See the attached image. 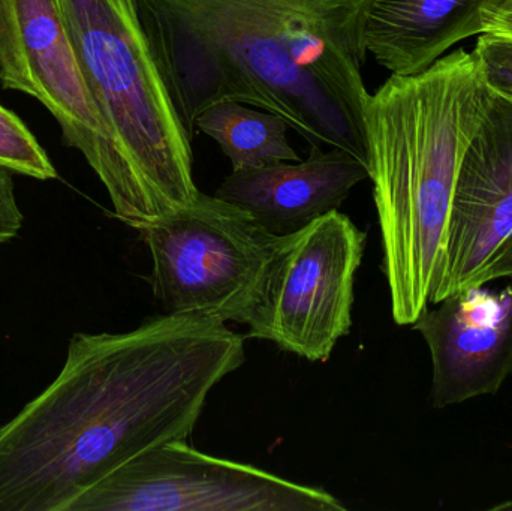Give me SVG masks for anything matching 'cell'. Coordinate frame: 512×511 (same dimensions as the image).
Returning <instances> with one entry per match:
<instances>
[{"label":"cell","instance_id":"9c48e42d","mask_svg":"<svg viewBox=\"0 0 512 511\" xmlns=\"http://www.w3.org/2000/svg\"><path fill=\"white\" fill-rule=\"evenodd\" d=\"M512 231V104L490 92L454 188L447 245L430 305L469 287Z\"/></svg>","mask_w":512,"mask_h":511},{"label":"cell","instance_id":"ba28073f","mask_svg":"<svg viewBox=\"0 0 512 511\" xmlns=\"http://www.w3.org/2000/svg\"><path fill=\"white\" fill-rule=\"evenodd\" d=\"M0 81L41 102L95 171L123 222L129 189L122 159L90 93L57 0H0Z\"/></svg>","mask_w":512,"mask_h":511},{"label":"cell","instance_id":"30bf717a","mask_svg":"<svg viewBox=\"0 0 512 511\" xmlns=\"http://www.w3.org/2000/svg\"><path fill=\"white\" fill-rule=\"evenodd\" d=\"M411 326L429 347L439 410L496 395L512 375V278L499 291L471 287L429 305Z\"/></svg>","mask_w":512,"mask_h":511},{"label":"cell","instance_id":"9a60e30c","mask_svg":"<svg viewBox=\"0 0 512 511\" xmlns=\"http://www.w3.org/2000/svg\"><path fill=\"white\" fill-rule=\"evenodd\" d=\"M472 53L487 89L512 104V38L483 33Z\"/></svg>","mask_w":512,"mask_h":511},{"label":"cell","instance_id":"7c38bea8","mask_svg":"<svg viewBox=\"0 0 512 511\" xmlns=\"http://www.w3.org/2000/svg\"><path fill=\"white\" fill-rule=\"evenodd\" d=\"M505 0H373L367 54L391 75H414L462 39L484 33V14Z\"/></svg>","mask_w":512,"mask_h":511},{"label":"cell","instance_id":"8fae6325","mask_svg":"<svg viewBox=\"0 0 512 511\" xmlns=\"http://www.w3.org/2000/svg\"><path fill=\"white\" fill-rule=\"evenodd\" d=\"M366 179L367 164L357 156L337 147L310 146L304 161L233 171L215 195L251 213L271 233L286 236L339 210Z\"/></svg>","mask_w":512,"mask_h":511},{"label":"cell","instance_id":"3957f363","mask_svg":"<svg viewBox=\"0 0 512 511\" xmlns=\"http://www.w3.org/2000/svg\"><path fill=\"white\" fill-rule=\"evenodd\" d=\"M489 99L474 53L463 50L418 74L391 75L367 96V171L399 326L430 305L460 165Z\"/></svg>","mask_w":512,"mask_h":511},{"label":"cell","instance_id":"52a82bcc","mask_svg":"<svg viewBox=\"0 0 512 511\" xmlns=\"http://www.w3.org/2000/svg\"><path fill=\"white\" fill-rule=\"evenodd\" d=\"M322 488L168 441L78 495L66 511H346Z\"/></svg>","mask_w":512,"mask_h":511},{"label":"cell","instance_id":"277c9868","mask_svg":"<svg viewBox=\"0 0 512 511\" xmlns=\"http://www.w3.org/2000/svg\"><path fill=\"white\" fill-rule=\"evenodd\" d=\"M128 179L123 224L141 230L197 200L191 138L153 59L134 0H57Z\"/></svg>","mask_w":512,"mask_h":511},{"label":"cell","instance_id":"7a4b0ae2","mask_svg":"<svg viewBox=\"0 0 512 511\" xmlns=\"http://www.w3.org/2000/svg\"><path fill=\"white\" fill-rule=\"evenodd\" d=\"M373 0H134L188 137L210 105L282 117L309 146L367 164L363 68Z\"/></svg>","mask_w":512,"mask_h":511},{"label":"cell","instance_id":"d6986e66","mask_svg":"<svg viewBox=\"0 0 512 511\" xmlns=\"http://www.w3.org/2000/svg\"><path fill=\"white\" fill-rule=\"evenodd\" d=\"M493 511H512V500L505 501V503L498 504L492 507Z\"/></svg>","mask_w":512,"mask_h":511},{"label":"cell","instance_id":"4fadbf2b","mask_svg":"<svg viewBox=\"0 0 512 511\" xmlns=\"http://www.w3.org/2000/svg\"><path fill=\"white\" fill-rule=\"evenodd\" d=\"M288 128L277 114L236 101L216 102L197 119V131L221 146L233 171L300 161L286 137Z\"/></svg>","mask_w":512,"mask_h":511},{"label":"cell","instance_id":"6da1fadb","mask_svg":"<svg viewBox=\"0 0 512 511\" xmlns=\"http://www.w3.org/2000/svg\"><path fill=\"white\" fill-rule=\"evenodd\" d=\"M245 341L201 315L75 333L56 380L0 426V511H66L135 456L188 440Z\"/></svg>","mask_w":512,"mask_h":511},{"label":"cell","instance_id":"ac0fdd59","mask_svg":"<svg viewBox=\"0 0 512 511\" xmlns=\"http://www.w3.org/2000/svg\"><path fill=\"white\" fill-rule=\"evenodd\" d=\"M484 33L510 36L512 38V0H505L498 8L484 14Z\"/></svg>","mask_w":512,"mask_h":511},{"label":"cell","instance_id":"e0dca14e","mask_svg":"<svg viewBox=\"0 0 512 511\" xmlns=\"http://www.w3.org/2000/svg\"><path fill=\"white\" fill-rule=\"evenodd\" d=\"M512 278V231L507 239L498 246L495 252L490 255L483 267L478 270L477 275L469 282V287H486L490 282L498 279Z\"/></svg>","mask_w":512,"mask_h":511},{"label":"cell","instance_id":"2e32d148","mask_svg":"<svg viewBox=\"0 0 512 511\" xmlns=\"http://www.w3.org/2000/svg\"><path fill=\"white\" fill-rule=\"evenodd\" d=\"M12 171L0 165V245L18 236L24 216L15 198Z\"/></svg>","mask_w":512,"mask_h":511},{"label":"cell","instance_id":"5bb4252c","mask_svg":"<svg viewBox=\"0 0 512 511\" xmlns=\"http://www.w3.org/2000/svg\"><path fill=\"white\" fill-rule=\"evenodd\" d=\"M0 165L36 180L57 179V170L26 123L0 104Z\"/></svg>","mask_w":512,"mask_h":511},{"label":"cell","instance_id":"8992f818","mask_svg":"<svg viewBox=\"0 0 512 511\" xmlns=\"http://www.w3.org/2000/svg\"><path fill=\"white\" fill-rule=\"evenodd\" d=\"M367 234L339 210L280 236L246 339L271 342L313 363L330 360L351 333L355 275Z\"/></svg>","mask_w":512,"mask_h":511},{"label":"cell","instance_id":"5b68a950","mask_svg":"<svg viewBox=\"0 0 512 511\" xmlns=\"http://www.w3.org/2000/svg\"><path fill=\"white\" fill-rule=\"evenodd\" d=\"M138 233L152 258L150 284L164 314L249 323L280 236L242 207L203 192Z\"/></svg>","mask_w":512,"mask_h":511}]
</instances>
